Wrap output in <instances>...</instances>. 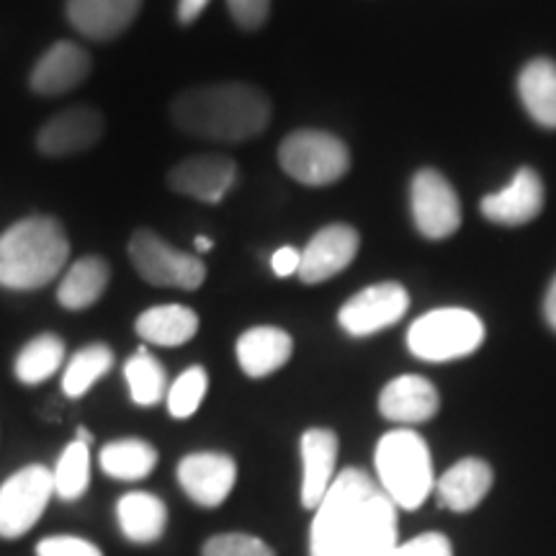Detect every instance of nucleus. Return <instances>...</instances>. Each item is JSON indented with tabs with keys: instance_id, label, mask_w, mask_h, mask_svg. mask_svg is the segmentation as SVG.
I'll return each mask as SVG.
<instances>
[{
	"instance_id": "f257e3e1",
	"label": "nucleus",
	"mask_w": 556,
	"mask_h": 556,
	"mask_svg": "<svg viewBox=\"0 0 556 556\" xmlns=\"http://www.w3.org/2000/svg\"><path fill=\"white\" fill-rule=\"evenodd\" d=\"M397 546V505L366 471L332 479L312 523V556H384Z\"/></svg>"
},
{
	"instance_id": "f03ea898",
	"label": "nucleus",
	"mask_w": 556,
	"mask_h": 556,
	"mask_svg": "<svg viewBox=\"0 0 556 556\" xmlns=\"http://www.w3.org/2000/svg\"><path fill=\"white\" fill-rule=\"evenodd\" d=\"M170 116L178 129L217 142H245L270 124V101L248 83H212L176 96Z\"/></svg>"
},
{
	"instance_id": "7ed1b4c3",
	"label": "nucleus",
	"mask_w": 556,
	"mask_h": 556,
	"mask_svg": "<svg viewBox=\"0 0 556 556\" xmlns=\"http://www.w3.org/2000/svg\"><path fill=\"white\" fill-rule=\"evenodd\" d=\"M70 258L65 227L54 217H26L0 235V287L34 291L60 276Z\"/></svg>"
},
{
	"instance_id": "20e7f679",
	"label": "nucleus",
	"mask_w": 556,
	"mask_h": 556,
	"mask_svg": "<svg viewBox=\"0 0 556 556\" xmlns=\"http://www.w3.org/2000/svg\"><path fill=\"white\" fill-rule=\"evenodd\" d=\"M379 486L402 510H415L433 490L428 443L415 430H392L377 446Z\"/></svg>"
},
{
	"instance_id": "39448f33",
	"label": "nucleus",
	"mask_w": 556,
	"mask_h": 556,
	"mask_svg": "<svg viewBox=\"0 0 556 556\" xmlns=\"http://www.w3.org/2000/svg\"><path fill=\"white\" fill-rule=\"evenodd\" d=\"M484 343V325L475 312L462 307L433 309L415 319L407 330V348L413 356L430 364L456 361L475 353Z\"/></svg>"
},
{
	"instance_id": "423d86ee",
	"label": "nucleus",
	"mask_w": 556,
	"mask_h": 556,
	"mask_svg": "<svg viewBox=\"0 0 556 556\" xmlns=\"http://www.w3.org/2000/svg\"><path fill=\"white\" fill-rule=\"evenodd\" d=\"M278 163L287 176L304 186L338 184L351 168V152L330 131L299 129L278 148Z\"/></svg>"
},
{
	"instance_id": "0eeeda50",
	"label": "nucleus",
	"mask_w": 556,
	"mask_h": 556,
	"mask_svg": "<svg viewBox=\"0 0 556 556\" xmlns=\"http://www.w3.org/2000/svg\"><path fill=\"white\" fill-rule=\"evenodd\" d=\"M129 261L152 287L193 291L204 283L206 266L197 255L170 248L152 229H137L129 240Z\"/></svg>"
},
{
	"instance_id": "6e6552de",
	"label": "nucleus",
	"mask_w": 556,
	"mask_h": 556,
	"mask_svg": "<svg viewBox=\"0 0 556 556\" xmlns=\"http://www.w3.org/2000/svg\"><path fill=\"white\" fill-rule=\"evenodd\" d=\"M54 495L52 469L31 464L0 486V536L18 539L29 533Z\"/></svg>"
},
{
	"instance_id": "1a4fd4ad",
	"label": "nucleus",
	"mask_w": 556,
	"mask_h": 556,
	"mask_svg": "<svg viewBox=\"0 0 556 556\" xmlns=\"http://www.w3.org/2000/svg\"><path fill=\"white\" fill-rule=\"evenodd\" d=\"M409 206L417 232L428 240H446L462 227V204L454 186L433 168L415 173Z\"/></svg>"
},
{
	"instance_id": "9d476101",
	"label": "nucleus",
	"mask_w": 556,
	"mask_h": 556,
	"mask_svg": "<svg viewBox=\"0 0 556 556\" xmlns=\"http://www.w3.org/2000/svg\"><path fill=\"white\" fill-rule=\"evenodd\" d=\"M409 294L397 281H381L361 289L338 312V323L348 336L366 338L397 325L407 315Z\"/></svg>"
},
{
	"instance_id": "9b49d317",
	"label": "nucleus",
	"mask_w": 556,
	"mask_h": 556,
	"mask_svg": "<svg viewBox=\"0 0 556 556\" xmlns=\"http://www.w3.org/2000/svg\"><path fill=\"white\" fill-rule=\"evenodd\" d=\"M361 238L353 227L348 225H328L323 227L307 242L299 263V278L304 283H323L332 276L343 274L358 255Z\"/></svg>"
},
{
	"instance_id": "f8f14e48",
	"label": "nucleus",
	"mask_w": 556,
	"mask_h": 556,
	"mask_svg": "<svg viewBox=\"0 0 556 556\" xmlns=\"http://www.w3.org/2000/svg\"><path fill=\"white\" fill-rule=\"evenodd\" d=\"M238 467L225 454H212V451H199L189 454L178 464V482L197 505L219 507L232 492Z\"/></svg>"
},
{
	"instance_id": "ddd939ff",
	"label": "nucleus",
	"mask_w": 556,
	"mask_h": 556,
	"mask_svg": "<svg viewBox=\"0 0 556 556\" xmlns=\"http://www.w3.org/2000/svg\"><path fill=\"white\" fill-rule=\"evenodd\" d=\"M103 135L101 111L90 106H70L54 114L37 135V148L50 157H65L86 152Z\"/></svg>"
},
{
	"instance_id": "4468645a",
	"label": "nucleus",
	"mask_w": 556,
	"mask_h": 556,
	"mask_svg": "<svg viewBox=\"0 0 556 556\" xmlns=\"http://www.w3.org/2000/svg\"><path fill=\"white\" fill-rule=\"evenodd\" d=\"M238 178V165L225 155H193L170 170L168 184L173 191L184 193L204 204H219Z\"/></svg>"
},
{
	"instance_id": "2eb2a0df",
	"label": "nucleus",
	"mask_w": 556,
	"mask_h": 556,
	"mask_svg": "<svg viewBox=\"0 0 556 556\" xmlns=\"http://www.w3.org/2000/svg\"><path fill=\"white\" fill-rule=\"evenodd\" d=\"M484 219L505 227H520L536 219L544 208V184L531 168H520L503 191L482 199Z\"/></svg>"
},
{
	"instance_id": "dca6fc26",
	"label": "nucleus",
	"mask_w": 556,
	"mask_h": 556,
	"mask_svg": "<svg viewBox=\"0 0 556 556\" xmlns=\"http://www.w3.org/2000/svg\"><path fill=\"white\" fill-rule=\"evenodd\" d=\"M338 435L328 428H312L302 435V505L317 510L336 479Z\"/></svg>"
},
{
	"instance_id": "f3484780",
	"label": "nucleus",
	"mask_w": 556,
	"mask_h": 556,
	"mask_svg": "<svg viewBox=\"0 0 556 556\" xmlns=\"http://www.w3.org/2000/svg\"><path fill=\"white\" fill-rule=\"evenodd\" d=\"M90 75V58L73 41H58L31 70V90L39 96H60L78 88Z\"/></svg>"
},
{
	"instance_id": "a211bd4d",
	"label": "nucleus",
	"mask_w": 556,
	"mask_h": 556,
	"mask_svg": "<svg viewBox=\"0 0 556 556\" xmlns=\"http://www.w3.org/2000/svg\"><path fill=\"white\" fill-rule=\"evenodd\" d=\"M438 407H441V397L438 389L430 384L428 379L415 377H400L381 389L379 409L387 420L400 422V426H417L435 417Z\"/></svg>"
},
{
	"instance_id": "6ab92c4d",
	"label": "nucleus",
	"mask_w": 556,
	"mask_h": 556,
	"mask_svg": "<svg viewBox=\"0 0 556 556\" xmlns=\"http://www.w3.org/2000/svg\"><path fill=\"white\" fill-rule=\"evenodd\" d=\"M142 0H67L70 24L88 39H114L129 29Z\"/></svg>"
},
{
	"instance_id": "aec40b11",
	"label": "nucleus",
	"mask_w": 556,
	"mask_h": 556,
	"mask_svg": "<svg viewBox=\"0 0 556 556\" xmlns=\"http://www.w3.org/2000/svg\"><path fill=\"white\" fill-rule=\"evenodd\" d=\"M294 353V340L287 330L274 325H261L242 332L238 340L240 368L253 379H263L281 368Z\"/></svg>"
},
{
	"instance_id": "412c9836",
	"label": "nucleus",
	"mask_w": 556,
	"mask_h": 556,
	"mask_svg": "<svg viewBox=\"0 0 556 556\" xmlns=\"http://www.w3.org/2000/svg\"><path fill=\"white\" fill-rule=\"evenodd\" d=\"M492 469L482 458H464L451 467L438 482V500L443 507L467 513L486 497L492 486Z\"/></svg>"
},
{
	"instance_id": "4be33fe9",
	"label": "nucleus",
	"mask_w": 556,
	"mask_h": 556,
	"mask_svg": "<svg viewBox=\"0 0 556 556\" xmlns=\"http://www.w3.org/2000/svg\"><path fill=\"white\" fill-rule=\"evenodd\" d=\"M518 93L533 122L556 129V62L546 58L528 62L520 70Z\"/></svg>"
},
{
	"instance_id": "5701e85b",
	"label": "nucleus",
	"mask_w": 556,
	"mask_h": 556,
	"mask_svg": "<svg viewBox=\"0 0 556 556\" xmlns=\"http://www.w3.org/2000/svg\"><path fill=\"white\" fill-rule=\"evenodd\" d=\"M199 332V315L180 304L152 307L137 317V336L152 345L176 348L189 343Z\"/></svg>"
},
{
	"instance_id": "b1692460",
	"label": "nucleus",
	"mask_w": 556,
	"mask_h": 556,
	"mask_svg": "<svg viewBox=\"0 0 556 556\" xmlns=\"http://www.w3.org/2000/svg\"><path fill=\"white\" fill-rule=\"evenodd\" d=\"M116 518L124 536L135 544H152L163 536L165 526H168V510L165 503L150 492H129L116 505Z\"/></svg>"
},
{
	"instance_id": "393cba45",
	"label": "nucleus",
	"mask_w": 556,
	"mask_h": 556,
	"mask_svg": "<svg viewBox=\"0 0 556 556\" xmlns=\"http://www.w3.org/2000/svg\"><path fill=\"white\" fill-rule=\"evenodd\" d=\"M109 278V263L99 258V255H86V258L75 261L58 289L60 304L73 312L93 307L103 296V291H106Z\"/></svg>"
},
{
	"instance_id": "a878e982",
	"label": "nucleus",
	"mask_w": 556,
	"mask_h": 556,
	"mask_svg": "<svg viewBox=\"0 0 556 556\" xmlns=\"http://www.w3.org/2000/svg\"><path fill=\"white\" fill-rule=\"evenodd\" d=\"M157 464V451L148 441L127 438V441H114L101 451V469L109 477L122 479V482H137L152 475Z\"/></svg>"
},
{
	"instance_id": "bb28decb",
	"label": "nucleus",
	"mask_w": 556,
	"mask_h": 556,
	"mask_svg": "<svg viewBox=\"0 0 556 556\" xmlns=\"http://www.w3.org/2000/svg\"><path fill=\"white\" fill-rule=\"evenodd\" d=\"M111 366H114V353H111L109 345L93 343L83 348V351H78L70 358L65 377H62V392H65L70 400L83 397V394H88V389L93 387L96 381L106 377Z\"/></svg>"
},
{
	"instance_id": "cd10ccee",
	"label": "nucleus",
	"mask_w": 556,
	"mask_h": 556,
	"mask_svg": "<svg viewBox=\"0 0 556 556\" xmlns=\"http://www.w3.org/2000/svg\"><path fill=\"white\" fill-rule=\"evenodd\" d=\"M62 361H65V343L58 336H39L18 353L16 377L26 387L41 384L58 374Z\"/></svg>"
},
{
	"instance_id": "c85d7f7f",
	"label": "nucleus",
	"mask_w": 556,
	"mask_h": 556,
	"mask_svg": "<svg viewBox=\"0 0 556 556\" xmlns=\"http://www.w3.org/2000/svg\"><path fill=\"white\" fill-rule=\"evenodd\" d=\"M124 377H127L131 402L139 407L157 405V402L163 400L165 389H168L165 368L160 366V361L155 356H150L148 351H139L127 361Z\"/></svg>"
},
{
	"instance_id": "c756f323",
	"label": "nucleus",
	"mask_w": 556,
	"mask_h": 556,
	"mask_svg": "<svg viewBox=\"0 0 556 556\" xmlns=\"http://www.w3.org/2000/svg\"><path fill=\"white\" fill-rule=\"evenodd\" d=\"M54 479V495L65 503H73V500H80L86 495L88 482H90V451L88 443L75 441L62 451L58 467L52 469Z\"/></svg>"
},
{
	"instance_id": "7c9ffc66",
	"label": "nucleus",
	"mask_w": 556,
	"mask_h": 556,
	"mask_svg": "<svg viewBox=\"0 0 556 556\" xmlns=\"http://www.w3.org/2000/svg\"><path fill=\"white\" fill-rule=\"evenodd\" d=\"M208 389V377L201 366H191L186 368L180 377L173 381V387L168 389V413L178 420H186L197 413L201 400L206 397Z\"/></svg>"
},
{
	"instance_id": "2f4dec72",
	"label": "nucleus",
	"mask_w": 556,
	"mask_h": 556,
	"mask_svg": "<svg viewBox=\"0 0 556 556\" xmlns=\"http://www.w3.org/2000/svg\"><path fill=\"white\" fill-rule=\"evenodd\" d=\"M204 556H276L266 541L248 533H219L204 544Z\"/></svg>"
},
{
	"instance_id": "473e14b6",
	"label": "nucleus",
	"mask_w": 556,
	"mask_h": 556,
	"mask_svg": "<svg viewBox=\"0 0 556 556\" xmlns=\"http://www.w3.org/2000/svg\"><path fill=\"white\" fill-rule=\"evenodd\" d=\"M384 556H454V548L443 533H422L407 544H397Z\"/></svg>"
},
{
	"instance_id": "72a5a7b5",
	"label": "nucleus",
	"mask_w": 556,
	"mask_h": 556,
	"mask_svg": "<svg viewBox=\"0 0 556 556\" xmlns=\"http://www.w3.org/2000/svg\"><path fill=\"white\" fill-rule=\"evenodd\" d=\"M37 556H103V552L86 539L50 536L37 546Z\"/></svg>"
},
{
	"instance_id": "f704fd0d",
	"label": "nucleus",
	"mask_w": 556,
	"mask_h": 556,
	"mask_svg": "<svg viewBox=\"0 0 556 556\" xmlns=\"http://www.w3.org/2000/svg\"><path fill=\"white\" fill-rule=\"evenodd\" d=\"M227 5L232 18L248 31L261 29L270 11V0H227Z\"/></svg>"
},
{
	"instance_id": "c9c22d12",
	"label": "nucleus",
	"mask_w": 556,
	"mask_h": 556,
	"mask_svg": "<svg viewBox=\"0 0 556 556\" xmlns=\"http://www.w3.org/2000/svg\"><path fill=\"white\" fill-rule=\"evenodd\" d=\"M299 263H302V253L296 248H278L270 258V268H274L276 276L287 278L291 274H299Z\"/></svg>"
},
{
	"instance_id": "e433bc0d",
	"label": "nucleus",
	"mask_w": 556,
	"mask_h": 556,
	"mask_svg": "<svg viewBox=\"0 0 556 556\" xmlns=\"http://www.w3.org/2000/svg\"><path fill=\"white\" fill-rule=\"evenodd\" d=\"M206 5H208V0H180L178 21L180 24H191V21H197L201 16V11H204Z\"/></svg>"
},
{
	"instance_id": "4c0bfd02",
	"label": "nucleus",
	"mask_w": 556,
	"mask_h": 556,
	"mask_svg": "<svg viewBox=\"0 0 556 556\" xmlns=\"http://www.w3.org/2000/svg\"><path fill=\"white\" fill-rule=\"evenodd\" d=\"M544 315H546V323L552 325V330H556V276L552 278V283H548V291L544 299Z\"/></svg>"
},
{
	"instance_id": "58836bf2",
	"label": "nucleus",
	"mask_w": 556,
	"mask_h": 556,
	"mask_svg": "<svg viewBox=\"0 0 556 556\" xmlns=\"http://www.w3.org/2000/svg\"><path fill=\"white\" fill-rule=\"evenodd\" d=\"M197 250H199V253H206V250H212V240L201 235V238H197Z\"/></svg>"
}]
</instances>
